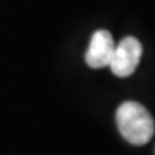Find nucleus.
<instances>
[{
    "label": "nucleus",
    "mask_w": 155,
    "mask_h": 155,
    "mask_svg": "<svg viewBox=\"0 0 155 155\" xmlns=\"http://www.w3.org/2000/svg\"><path fill=\"white\" fill-rule=\"evenodd\" d=\"M142 56V45L134 36L124 38L118 45H115L114 56L109 68L114 75L119 78H127L135 72Z\"/></svg>",
    "instance_id": "f03ea898"
},
{
    "label": "nucleus",
    "mask_w": 155,
    "mask_h": 155,
    "mask_svg": "<svg viewBox=\"0 0 155 155\" xmlns=\"http://www.w3.org/2000/svg\"><path fill=\"white\" fill-rule=\"evenodd\" d=\"M115 119L121 135L132 145L147 144L154 135V119L148 109L138 102H124L116 109Z\"/></svg>",
    "instance_id": "f257e3e1"
},
{
    "label": "nucleus",
    "mask_w": 155,
    "mask_h": 155,
    "mask_svg": "<svg viewBox=\"0 0 155 155\" xmlns=\"http://www.w3.org/2000/svg\"><path fill=\"white\" fill-rule=\"evenodd\" d=\"M115 43L108 30H96L92 35L89 48L85 53V62L92 69H102L109 66L114 56Z\"/></svg>",
    "instance_id": "7ed1b4c3"
}]
</instances>
